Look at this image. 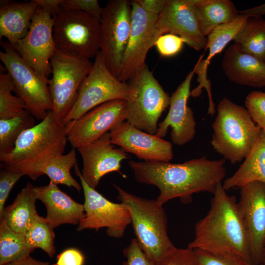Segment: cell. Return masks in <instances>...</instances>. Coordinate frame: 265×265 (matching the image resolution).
<instances>
[{
    "label": "cell",
    "mask_w": 265,
    "mask_h": 265,
    "mask_svg": "<svg viewBox=\"0 0 265 265\" xmlns=\"http://www.w3.org/2000/svg\"><path fill=\"white\" fill-rule=\"evenodd\" d=\"M100 23V51L107 68L117 78L131 30V1H108Z\"/></svg>",
    "instance_id": "cell-11"
},
{
    "label": "cell",
    "mask_w": 265,
    "mask_h": 265,
    "mask_svg": "<svg viewBox=\"0 0 265 265\" xmlns=\"http://www.w3.org/2000/svg\"><path fill=\"white\" fill-rule=\"evenodd\" d=\"M127 101L102 104L65 125L68 141L73 148L96 140L127 119Z\"/></svg>",
    "instance_id": "cell-14"
},
{
    "label": "cell",
    "mask_w": 265,
    "mask_h": 265,
    "mask_svg": "<svg viewBox=\"0 0 265 265\" xmlns=\"http://www.w3.org/2000/svg\"><path fill=\"white\" fill-rule=\"evenodd\" d=\"M67 141L65 126L50 111L44 119L20 135L13 151L0 156V161L2 166H8L43 161L63 155Z\"/></svg>",
    "instance_id": "cell-6"
},
{
    "label": "cell",
    "mask_w": 265,
    "mask_h": 265,
    "mask_svg": "<svg viewBox=\"0 0 265 265\" xmlns=\"http://www.w3.org/2000/svg\"><path fill=\"white\" fill-rule=\"evenodd\" d=\"M93 62L56 51L51 59L52 77L49 87L53 117L62 122L73 107L81 83L89 74Z\"/></svg>",
    "instance_id": "cell-10"
},
{
    "label": "cell",
    "mask_w": 265,
    "mask_h": 265,
    "mask_svg": "<svg viewBox=\"0 0 265 265\" xmlns=\"http://www.w3.org/2000/svg\"><path fill=\"white\" fill-rule=\"evenodd\" d=\"M155 265H200L193 249L175 247Z\"/></svg>",
    "instance_id": "cell-37"
},
{
    "label": "cell",
    "mask_w": 265,
    "mask_h": 265,
    "mask_svg": "<svg viewBox=\"0 0 265 265\" xmlns=\"http://www.w3.org/2000/svg\"><path fill=\"white\" fill-rule=\"evenodd\" d=\"M193 250L200 265H252L242 258L235 254Z\"/></svg>",
    "instance_id": "cell-34"
},
{
    "label": "cell",
    "mask_w": 265,
    "mask_h": 265,
    "mask_svg": "<svg viewBox=\"0 0 265 265\" xmlns=\"http://www.w3.org/2000/svg\"><path fill=\"white\" fill-rule=\"evenodd\" d=\"M193 8L199 30L206 37L217 26L239 14L230 0H193Z\"/></svg>",
    "instance_id": "cell-26"
},
{
    "label": "cell",
    "mask_w": 265,
    "mask_h": 265,
    "mask_svg": "<svg viewBox=\"0 0 265 265\" xmlns=\"http://www.w3.org/2000/svg\"><path fill=\"white\" fill-rule=\"evenodd\" d=\"M194 73L193 69L172 94L168 113L164 119L159 124L156 133L157 136L162 138L166 135L169 127H171V141L179 146L190 142L196 133V123L193 112L187 105Z\"/></svg>",
    "instance_id": "cell-20"
},
{
    "label": "cell",
    "mask_w": 265,
    "mask_h": 265,
    "mask_svg": "<svg viewBox=\"0 0 265 265\" xmlns=\"http://www.w3.org/2000/svg\"><path fill=\"white\" fill-rule=\"evenodd\" d=\"M77 164L76 149L72 148L68 153L46 160L12 166H2L6 169L20 172L36 180L40 176L47 175L50 182L55 185H63L73 187L80 192L82 189L81 184L72 176L71 170Z\"/></svg>",
    "instance_id": "cell-22"
},
{
    "label": "cell",
    "mask_w": 265,
    "mask_h": 265,
    "mask_svg": "<svg viewBox=\"0 0 265 265\" xmlns=\"http://www.w3.org/2000/svg\"><path fill=\"white\" fill-rule=\"evenodd\" d=\"M207 214L195 226L188 247L215 253H231L252 265L249 239L236 197L218 184Z\"/></svg>",
    "instance_id": "cell-2"
},
{
    "label": "cell",
    "mask_w": 265,
    "mask_h": 265,
    "mask_svg": "<svg viewBox=\"0 0 265 265\" xmlns=\"http://www.w3.org/2000/svg\"><path fill=\"white\" fill-rule=\"evenodd\" d=\"M53 229L45 217L37 214L25 234L26 240L31 247L41 249L52 258L55 253Z\"/></svg>",
    "instance_id": "cell-32"
},
{
    "label": "cell",
    "mask_w": 265,
    "mask_h": 265,
    "mask_svg": "<svg viewBox=\"0 0 265 265\" xmlns=\"http://www.w3.org/2000/svg\"><path fill=\"white\" fill-rule=\"evenodd\" d=\"M234 41L240 52L265 62V20L261 16L249 17Z\"/></svg>",
    "instance_id": "cell-29"
},
{
    "label": "cell",
    "mask_w": 265,
    "mask_h": 265,
    "mask_svg": "<svg viewBox=\"0 0 265 265\" xmlns=\"http://www.w3.org/2000/svg\"><path fill=\"white\" fill-rule=\"evenodd\" d=\"M240 188L238 203L248 235L251 263L261 265L265 247V183L253 182Z\"/></svg>",
    "instance_id": "cell-16"
},
{
    "label": "cell",
    "mask_w": 265,
    "mask_h": 265,
    "mask_svg": "<svg viewBox=\"0 0 265 265\" xmlns=\"http://www.w3.org/2000/svg\"><path fill=\"white\" fill-rule=\"evenodd\" d=\"M3 51L0 59L10 75L14 92L25 102L27 110L36 119L42 121L52 109L49 82L23 60L12 46L1 41Z\"/></svg>",
    "instance_id": "cell-7"
},
{
    "label": "cell",
    "mask_w": 265,
    "mask_h": 265,
    "mask_svg": "<svg viewBox=\"0 0 265 265\" xmlns=\"http://www.w3.org/2000/svg\"><path fill=\"white\" fill-rule=\"evenodd\" d=\"M25 175L2 167L0 172V216L3 212L5 204L16 183Z\"/></svg>",
    "instance_id": "cell-38"
},
{
    "label": "cell",
    "mask_w": 265,
    "mask_h": 265,
    "mask_svg": "<svg viewBox=\"0 0 265 265\" xmlns=\"http://www.w3.org/2000/svg\"><path fill=\"white\" fill-rule=\"evenodd\" d=\"M113 145L109 132L77 149L82 160L81 176L93 188L96 189L106 174L113 172L121 174V162L129 158L124 150L116 148Z\"/></svg>",
    "instance_id": "cell-18"
},
{
    "label": "cell",
    "mask_w": 265,
    "mask_h": 265,
    "mask_svg": "<svg viewBox=\"0 0 265 265\" xmlns=\"http://www.w3.org/2000/svg\"><path fill=\"white\" fill-rule=\"evenodd\" d=\"M113 186L118 191V199L130 210L135 238L155 265L175 247L168 236L163 205L156 200L142 198Z\"/></svg>",
    "instance_id": "cell-4"
},
{
    "label": "cell",
    "mask_w": 265,
    "mask_h": 265,
    "mask_svg": "<svg viewBox=\"0 0 265 265\" xmlns=\"http://www.w3.org/2000/svg\"><path fill=\"white\" fill-rule=\"evenodd\" d=\"M245 106L255 124L265 130V92H251L245 98Z\"/></svg>",
    "instance_id": "cell-35"
},
{
    "label": "cell",
    "mask_w": 265,
    "mask_h": 265,
    "mask_svg": "<svg viewBox=\"0 0 265 265\" xmlns=\"http://www.w3.org/2000/svg\"><path fill=\"white\" fill-rule=\"evenodd\" d=\"M224 159L210 160L205 157L180 163L130 160L129 165L139 183L156 186V201L163 204L174 198L189 204L194 193L212 194L226 175Z\"/></svg>",
    "instance_id": "cell-1"
},
{
    "label": "cell",
    "mask_w": 265,
    "mask_h": 265,
    "mask_svg": "<svg viewBox=\"0 0 265 265\" xmlns=\"http://www.w3.org/2000/svg\"><path fill=\"white\" fill-rule=\"evenodd\" d=\"M265 183V130H262L256 142L238 169L222 183L227 191L241 188L253 182Z\"/></svg>",
    "instance_id": "cell-25"
},
{
    "label": "cell",
    "mask_w": 265,
    "mask_h": 265,
    "mask_svg": "<svg viewBox=\"0 0 265 265\" xmlns=\"http://www.w3.org/2000/svg\"><path fill=\"white\" fill-rule=\"evenodd\" d=\"M228 79L239 85L265 86V62L240 52L232 44L226 50L222 63Z\"/></svg>",
    "instance_id": "cell-23"
},
{
    "label": "cell",
    "mask_w": 265,
    "mask_h": 265,
    "mask_svg": "<svg viewBox=\"0 0 265 265\" xmlns=\"http://www.w3.org/2000/svg\"><path fill=\"white\" fill-rule=\"evenodd\" d=\"M4 265H51L49 262H43L33 258L30 255L17 261Z\"/></svg>",
    "instance_id": "cell-44"
},
{
    "label": "cell",
    "mask_w": 265,
    "mask_h": 265,
    "mask_svg": "<svg viewBox=\"0 0 265 265\" xmlns=\"http://www.w3.org/2000/svg\"><path fill=\"white\" fill-rule=\"evenodd\" d=\"M74 168L75 174L80 181L84 197L85 215L78 225L77 230L98 231L106 228L108 236L115 238H122L131 224V213L127 206L123 203H116L106 199L85 182L78 164Z\"/></svg>",
    "instance_id": "cell-12"
},
{
    "label": "cell",
    "mask_w": 265,
    "mask_h": 265,
    "mask_svg": "<svg viewBox=\"0 0 265 265\" xmlns=\"http://www.w3.org/2000/svg\"><path fill=\"white\" fill-rule=\"evenodd\" d=\"M261 265H265V247L264 251L263 261Z\"/></svg>",
    "instance_id": "cell-46"
},
{
    "label": "cell",
    "mask_w": 265,
    "mask_h": 265,
    "mask_svg": "<svg viewBox=\"0 0 265 265\" xmlns=\"http://www.w3.org/2000/svg\"><path fill=\"white\" fill-rule=\"evenodd\" d=\"M133 97L132 87L113 75L99 51L95 57L91 71L81 84L73 107L62 124L65 126L105 103L115 100L129 101Z\"/></svg>",
    "instance_id": "cell-8"
},
{
    "label": "cell",
    "mask_w": 265,
    "mask_h": 265,
    "mask_svg": "<svg viewBox=\"0 0 265 265\" xmlns=\"http://www.w3.org/2000/svg\"><path fill=\"white\" fill-rule=\"evenodd\" d=\"M166 33L179 36L195 50H206L207 38L199 30L193 0H167L155 25V41Z\"/></svg>",
    "instance_id": "cell-17"
},
{
    "label": "cell",
    "mask_w": 265,
    "mask_h": 265,
    "mask_svg": "<svg viewBox=\"0 0 265 265\" xmlns=\"http://www.w3.org/2000/svg\"><path fill=\"white\" fill-rule=\"evenodd\" d=\"M133 98L127 101L126 121L136 128L156 134L162 112L169 106L170 97L145 66L129 80Z\"/></svg>",
    "instance_id": "cell-9"
},
{
    "label": "cell",
    "mask_w": 265,
    "mask_h": 265,
    "mask_svg": "<svg viewBox=\"0 0 265 265\" xmlns=\"http://www.w3.org/2000/svg\"><path fill=\"white\" fill-rule=\"evenodd\" d=\"M239 14L249 17H259L265 15V3L250 9L238 11Z\"/></svg>",
    "instance_id": "cell-45"
},
{
    "label": "cell",
    "mask_w": 265,
    "mask_h": 265,
    "mask_svg": "<svg viewBox=\"0 0 265 265\" xmlns=\"http://www.w3.org/2000/svg\"><path fill=\"white\" fill-rule=\"evenodd\" d=\"M111 142L146 162H169L173 157L171 143L142 131L125 121L109 132Z\"/></svg>",
    "instance_id": "cell-19"
},
{
    "label": "cell",
    "mask_w": 265,
    "mask_h": 265,
    "mask_svg": "<svg viewBox=\"0 0 265 265\" xmlns=\"http://www.w3.org/2000/svg\"><path fill=\"white\" fill-rule=\"evenodd\" d=\"M248 18L247 15L239 14L229 22L218 26L210 33L207 37L206 48V50H209L208 56L203 61H200V58L196 65L199 73L207 75L211 59L220 53L230 41L235 39L245 25Z\"/></svg>",
    "instance_id": "cell-28"
},
{
    "label": "cell",
    "mask_w": 265,
    "mask_h": 265,
    "mask_svg": "<svg viewBox=\"0 0 265 265\" xmlns=\"http://www.w3.org/2000/svg\"><path fill=\"white\" fill-rule=\"evenodd\" d=\"M61 7L81 11L96 17L100 22L103 8L97 0H64Z\"/></svg>",
    "instance_id": "cell-40"
},
{
    "label": "cell",
    "mask_w": 265,
    "mask_h": 265,
    "mask_svg": "<svg viewBox=\"0 0 265 265\" xmlns=\"http://www.w3.org/2000/svg\"><path fill=\"white\" fill-rule=\"evenodd\" d=\"M14 88L8 72L0 74V119L19 116L27 111L25 102L12 94Z\"/></svg>",
    "instance_id": "cell-33"
},
{
    "label": "cell",
    "mask_w": 265,
    "mask_h": 265,
    "mask_svg": "<svg viewBox=\"0 0 265 265\" xmlns=\"http://www.w3.org/2000/svg\"><path fill=\"white\" fill-rule=\"evenodd\" d=\"M56 50L81 58L95 57L100 51L101 23L94 16L60 8L53 17Z\"/></svg>",
    "instance_id": "cell-5"
},
{
    "label": "cell",
    "mask_w": 265,
    "mask_h": 265,
    "mask_svg": "<svg viewBox=\"0 0 265 265\" xmlns=\"http://www.w3.org/2000/svg\"><path fill=\"white\" fill-rule=\"evenodd\" d=\"M146 12L159 16L163 9L167 0H135Z\"/></svg>",
    "instance_id": "cell-42"
},
{
    "label": "cell",
    "mask_w": 265,
    "mask_h": 265,
    "mask_svg": "<svg viewBox=\"0 0 265 265\" xmlns=\"http://www.w3.org/2000/svg\"><path fill=\"white\" fill-rule=\"evenodd\" d=\"M35 249L27 243L24 234L13 230L0 220V265L25 258Z\"/></svg>",
    "instance_id": "cell-30"
},
{
    "label": "cell",
    "mask_w": 265,
    "mask_h": 265,
    "mask_svg": "<svg viewBox=\"0 0 265 265\" xmlns=\"http://www.w3.org/2000/svg\"><path fill=\"white\" fill-rule=\"evenodd\" d=\"M212 127L211 145L232 164L241 161L258 140L262 130L252 120L247 109L227 98L218 104Z\"/></svg>",
    "instance_id": "cell-3"
},
{
    "label": "cell",
    "mask_w": 265,
    "mask_h": 265,
    "mask_svg": "<svg viewBox=\"0 0 265 265\" xmlns=\"http://www.w3.org/2000/svg\"><path fill=\"white\" fill-rule=\"evenodd\" d=\"M35 1L38 6L41 7L53 17L60 10L64 0H35Z\"/></svg>",
    "instance_id": "cell-43"
},
{
    "label": "cell",
    "mask_w": 265,
    "mask_h": 265,
    "mask_svg": "<svg viewBox=\"0 0 265 265\" xmlns=\"http://www.w3.org/2000/svg\"><path fill=\"white\" fill-rule=\"evenodd\" d=\"M37 200L45 206V217L50 225L56 228L62 224L79 225L85 215L83 204H80L51 182L47 185L34 186Z\"/></svg>",
    "instance_id": "cell-21"
},
{
    "label": "cell",
    "mask_w": 265,
    "mask_h": 265,
    "mask_svg": "<svg viewBox=\"0 0 265 265\" xmlns=\"http://www.w3.org/2000/svg\"><path fill=\"white\" fill-rule=\"evenodd\" d=\"M185 41L178 35L166 33L159 36L154 46L160 55L170 57L178 54L182 50Z\"/></svg>",
    "instance_id": "cell-36"
},
{
    "label": "cell",
    "mask_w": 265,
    "mask_h": 265,
    "mask_svg": "<svg viewBox=\"0 0 265 265\" xmlns=\"http://www.w3.org/2000/svg\"><path fill=\"white\" fill-rule=\"evenodd\" d=\"M123 255L126 259L123 265H154L136 238L132 239L129 245L124 249Z\"/></svg>",
    "instance_id": "cell-39"
},
{
    "label": "cell",
    "mask_w": 265,
    "mask_h": 265,
    "mask_svg": "<svg viewBox=\"0 0 265 265\" xmlns=\"http://www.w3.org/2000/svg\"><path fill=\"white\" fill-rule=\"evenodd\" d=\"M53 24L52 16L38 6L27 34L11 45L26 64L46 79L52 74L51 59L56 51Z\"/></svg>",
    "instance_id": "cell-13"
},
{
    "label": "cell",
    "mask_w": 265,
    "mask_h": 265,
    "mask_svg": "<svg viewBox=\"0 0 265 265\" xmlns=\"http://www.w3.org/2000/svg\"><path fill=\"white\" fill-rule=\"evenodd\" d=\"M0 7V38L13 45L27 33L38 5L29 2L2 1Z\"/></svg>",
    "instance_id": "cell-24"
},
{
    "label": "cell",
    "mask_w": 265,
    "mask_h": 265,
    "mask_svg": "<svg viewBox=\"0 0 265 265\" xmlns=\"http://www.w3.org/2000/svg\"><path fill=\"white\" fill-rule=\"evenodd\" d=\"M35 119L27 110L16 117L0 119V156L13 151L20 135L36 125Z\"/></svg>",
    "instance_id": "cell-31"
},
{
    "label": "cell",
    "mask_w": 265,
    "mask_h": 265,
    "mask_svg": "<svg viewBox=\"0 0 265 265\" xmlns=\"http://www.w3.org/2000/svg\"><path fill=\"white\" fill-rule=\"evenodd\" d=\"M85 258L78 249L70 248L64 250L57 257L56 265H83Z\"/></svg>",
    "instance_id": "cell-41"
},
{
    "label": "cell",
    "mask_w": 265,
    "mask_h": 265,
    "mask_svg": "<svg viewBox=\"0 0 265 265\" xmlns=\"http://www.w3.org/2000/svg\"><path fill=\"white\" fill-rule=\"evenodd\" d=\"M132 26L128 45L117 79L129 81L146 65L149 50L154 46V31L158 16L145 11L135 1H131Z\"/></svg>",
    "instance_id": "cell-15"
},
{
    "label": "cell",
    "mask_w": 265,
    "mask_h": 265,
    "mask_svg": "<svg viewBox=\"0 0 265 265\" xmlns=\"http://www.w3.org/2000/svg\"><path fill=\"white\" fill-rule=\"evenodd\" d=\"M34 186L27 183L13 202L5 207L0 220H4L13 230L25 234L38 214Z\"/></svg>",
    "instance_id": "cell-27"
}]
</instances>
